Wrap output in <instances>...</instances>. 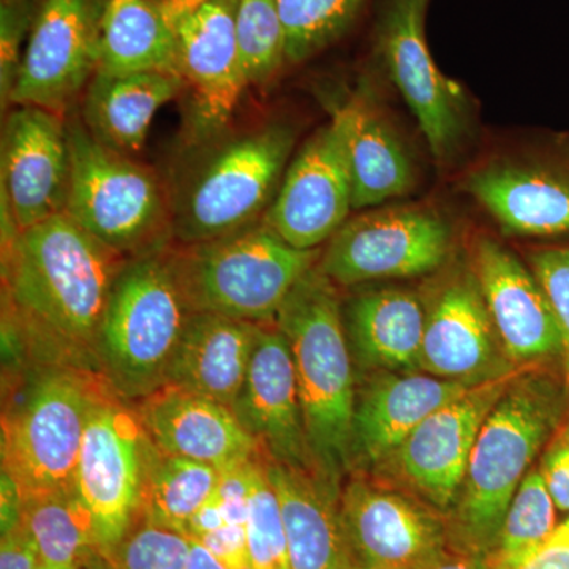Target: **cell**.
Listing matches in <instances>:
<instances>
[{
    "label": "cell",
    "mask_w": 569,
    "mask_h": 569,
    "mask_svg": "<svg viewBox=\"0 0 569 569\" xmlns=\"http://www.w3.org/2000/svg\"><path fill=\"white\" fill-rule=\"evenodd\" d=\"M2 239L7 321L48 365L97 369L112 284L129 258L67 213Z\"/></svg>",
    "instance_id": "obj_1"
},
{
    "label": "cell",
    "mask_w": 569,
    "mask_h": 569,
    "mask_svg": "<svg viewBox=\"0 0 569 569\" xmlns=\"http://www.w3.org/2000/svg\"><path fill=\"white\" fill-rule=\"evenodd\" d=\"M336 287L317 263L296 283L274 321L293 358L313 468L335 488L355 456L358 400Z\"/></svg>",
    "instance_id": "obj_2"
},
{
    "label": "cell",
    "mask_w": 569,
    "mask_h": 569,
    "mask_svg": "<svg viewBox=\"0 0 569 569\" xmlns=\"http://www.w3.org/2000/svg\"><path fill=\"white\" fill-rule=\"evenodd\" d=\"M565 396L545 377L512 381L482 422L460 497L456 531L463 550L488 557L539 448L559 430Z\"/></svg>",
    "instance_id": "obj_3"
},
{
    "label": "cell",
    "mask_w": 569,
    "mask_h": 569,
    "mask_svg": "<svg viewBox=\"0 0 569 569\" xmlns=\"http://www.w3.org/2000/svg\"><path fill=\"white\" fill-rule=\"evenodd\" d=\"M320 257L318 249L288 244L263 219L209 241L168 247L192 312L253 323H274L284 299Z\"/></svg>",
    "instance_id": "obj_4"
},
{
    "label": "cell",
    "mask_w": 569,
    "mask_h": 569,
    "mask_svg": "<svg viewBox=\"0 0 569 569\" xmlns=\"http://www.w3.org/2000/svg\"><path fill=\"white\" fill-rule=\"evenodd\" d=\"M190 313L168 247L126 261L97 343V370L116 395L138 402L163 387Z\"/></svg>",
    "instance_id": "obj_5"
},
{
    "label": "cell",
    "mask_w": 569,
    "mask_h": 569,
    "mask_svg": "<svg viewBox=\"0 0 569 569\" xmlns=\"http://www.w3.org/2000/svg\"><path fill=\"white\" fill-rule=\"evenodd\" d=\"M112 391L99 372L47 365L29 378L2 418V471L22 498L74 488L93 408Z\"/></svg>",
    "instance_id": "obj_6"
},
{
    "label": "cell",
    "mask_w": 569,
    "mask_h": 569,
    "mask_svg": "<svg viewBox=\"0 0 569 569\" xmlns=\"http://www.w3.org/2000/svg\"><path fill=\"white\" fill-rule=\"evenodd\" d=\"M71 157L66 213L126 258L159 252L173 238V204L159 178L132 157L107 148L81 119L67 121Z\"/></svg>",
    "instance_id": "obj_7"
},
{
    "label": "cell",
    "mask_w": 569,
    "mask_h": 569,
    "mask_svg": "<svg viewBox=\"0 0 569 569\" xmlns=\"http://www.w3.org/2000/svg\"><path fill=\"white\" fill-rule=\"evenodd\" d=\"M293 144V132L272 123L211 149L171 201L173 241H209L263 219Z\"/></svg>",
    "instance_id": "obj_8"
},
{
    "label": "cell",
    "mask_w": 569,
    "mask_h": 569,
    "mask_svg": "<svg viewBox=\"0 0 569 569\" xmlns=\"http://www.w3.org/2000/svg\"><path fill=\"white\" fill-rule=\"evenodd\" d=\"M114 391L93 408L82 438L74 489L91 511L100 553L114 560L141 516L153 443L137 410Z\"/></svg>",
    "instance_id": "obj_9"
},
{
    "label": "cell",
    "mask_w": 569,
    "mask_h": 569,
    "mask_svg": "<svg viewBox=\"0 0 569 569\" xmlns=\"http://www.w3.org/2000/svg\"><path fill=\"white\" fill-rule=\"evenodd\" d=\"M451 228L426 208H389L348 219L328 241L318 268L332 283L351 287L437 271L447 261Z\"/></svg>",
    "instance_id": "obj_10"
},
{
    "label": "cell",
    "mask_w": 569,
    "mask_h": 569,
    "mask_svg": "<svg viewBox=\"0 0 569 569\" xmlns=\"http://www.w3.org/2000/svg\"><path fill=\"white\" fill-rule=\"evenodd\" d=\"M102 14L93 0H44L26 41L9 104L66 118L99 70Z\"/></svg>",
    "instance_id": "obj_11"
},
{
    "label": "cell",
    "mask_w": 569,
    "mask_h": 569,
    "mask_svg": "<svg viewBox=\"0 0 569 569\" xmlns=\"http://www.w3.org/2000/svg\"><path fill=\"white\" fill-rule=\"evenodd\" d=\"M426 7L427 0H389L378 51L433 157L447 160L462 141L466 107L459 86L438 70L427 47Z\"/></svg>",
    "instance_id": "obj_12"
},
{
    "label": "cell",
    "mask_w": 569,
    "mask_h": 569,
    "mask_svg": "<svg viewBox=\"0 0 569 569\" xmlns=\"http://www.w3.org/2000/svg\"><path fill=\"white\" fill-rule=\"evenodd\" d=\"M236 7L238 0H208L174 22L176 69L190 92V130L197 140L223 129L249 86Z\"/></svg>",
    "instance_id": "obj_13"
},
{
    "label": "cell",
    "mask_w": 569,
    "mask_h": 569,
    "mask_svg": "<svg viewBox=\"0 0 569 569\" xmlns=\"http://www.w3.org/2000/svg\"><path fill=\"white\" fill-rule=\"evenodd\" d=\"M69 127L63 116L17 107L2 132V203L20 231L66 213L70 192Z\"/></svg>",
    "instance_id": "obj_14"
},
{
    "label": "cell",
    "mask_w": 569,
    "mask_h": 569,
    "mask_svg": "<svg viewBox=\"0 0 569 569\" xmlns=\"http://www.w3.org/2000/svg\"><path fill=\"white\" fill-rule=\"evenodd\" d=\"M353 189L335 123L306 141L284 171L263 222L288 244L316 250L350 219Z\"/></svg>",
    "instance_id": "obj_15"
},
{
    "label": "cell",
    "mask_w": 569,
    "mask_h": 569,
    "mask_svg": "<svg viewBox=\"0 0 569 569\" xmlns=\"http://www.w3.org/2000/svg\"><path fill=\"white\" fill-rule=\"evenodd\" d=\"M261 458L316 471L307 443L290 346L276 323H261L249 373L233 408Z\"/></svg>",
    "instance_id": "obj_16"
},
{
    "label": "cell",
    "mask_w": 569,
    "mask_h": 569,
    "mask_svg": "<svg viewBox=\"0 0 569 569\" xmlns=\"http://www.w3.org/2000/svg\"><path fill=\"white\" fill-rule=\"evenodd\" d=\"M355 561L381 569H426L445 556L443 526L410 498L356 479L340 496Z\"/></svg>",
    "instance_id": "obj_17"
},
{
    "label": "cell",
    "mask_w": 569,
    "mask_h": 569,
    "mask_svg": "<svg viewBox=\"0 0 569 569\" xmlns=\"http://www.w3.org/2000/svg\"><path fill=\"white\" fill-rule=\"evenodd\" d=\"M511 378L475 385L433 411L397 449L402 473L437 507L448 508L458 497L482 422L512 383Z\"/></svg>",
    "instance_id": "obj_18"
},
{
    "label": "cell",
    "mask_w": 569,
    "mask_h": 569,
    "mask_svg": "<svg viewBox=\"0 0 569 569\" xmlns=\"http://www.w3.org/2000/svg\"><path fill=\"white\" fill-rule=\"evenodd\" d=\"M475 277L496 335L512 362L561 355L559 325L533 271L489 238L475 247Z\"/></svg>",
    "instance_id": "obj_19"
},
{
    "label": "cell",
    "mask_w": 569,
    "mask_h": 569,
    "mask_svg": "<svg viewBox=\"0 0 569 569\" xmlns=\"http://www.w3.org/2000/svg\"><path fill=\"white\" fill-rule=\"evenodd\" d=\"M137 403L134 410L146 433L167 455L219 470L261 456L234 411L209 397L163 385Z\"/></svg>",
    "instance_id": "obj_20"
},
{
    "label": "cell",
    "mask_w": 569,
    "mask_h": 569,
    "mask_svg": "<svg viewBox=\"0 0 569 569\" xmlns=\"http://www.w3.org/2000/svg\"><path fill=\"white\" fill-rule=\"evenodd\" d=\"M496 355V329L477 277L445 283L426 309L419 369L445 380L471 381L489 369Z\"/></svg>",
    "instance_id": "obj_21"
},
{
    "label": "cell",
    "mask_w": 569,
    "mask_h": 569,
    "mask_svg": "<svg viewBox=\"0 0 569 569\" xmlns=\"http://www.w3.org/2000/svg\"><path fill=\"white\" fill-rule=\"evenodd\" d=\"M264 460L279 498L293 569H348L353 563L343 526L339 488L316 471Z\"/></svg>",
    "instance_id": "obj_22"
},
{
    "label": "cell",
    "mask_w": 569,
    "mask_h": 569,
    "mask_svg": "<svg viewBox=\"0 0 569 569\" xmlns=\"http://www.w3.org/2000/svg\"><path fill=\"white\" fill-rule=\"evenodd\" d=\"M260 325L222 313H190L164 385L233 408L249 373Z\"/></svg>",
    "instance_id": "obj_23"
},
{
    "label": "cell",
    "mask_w": 569,
    "mask_h": 569,
    "mask_svg": "<svg viewBox=\"0 0 569 569\" xmlns=\"http://www.w3.org/2000/svg\"><path fill=\"white\" fill-rule=\"evenodd\" d=\"M475 385L478 383L445 380L429 373H389L377 378L356 400L355 455L372 463L381 462L395 455L433 411L466 395Z\"/></svg>",
    "instance_id": "obj_24"
},
{
    "label": "cell",
    "mask_w": 569,
    "mask_h": 569,
    "mask_svg": "<svg viewBox=\"0 0 569 569\" xmlns=\"http://www.w3.org/2000/svg\"><path fill=\"white\" fill-rule=\"evenodd\" d=\"M466 189L508 233H569L567 174L529 164L496 163L470 174Z\"/></svg>",
    "instance_id": "obj_25"
},
{
    "label": "cell",
    "mask_w": 569,
    "mask_h": 569,
    "mask_svg": "<svg viewBox=\"0 0 569 569\" xmlns=\"http://www.w3.org/2000/svg\"><path fill=\"white\" fill-rule=\"evenodd\" d=\"M182 89V78L171 71H97L82 97L81 121L97 141L132 157L148 140L157 112Z\"/></svg>",
    "instance_id": "obj_26"
},
{
    "label": "cell",
    "mask_w": 569,
    "mask_h": 569,
    "mask_svg": "<svg viewBox=\"0 0 569 569\" xmlns=\"http://www.w3.org/2000/svg\"><path fill=\"white\" fill-rule=\"evenodd\" d=\"M331 122L342 140L353 209L373 208L403 197L413 187L410 157L395 130L361 97L335 104Z\"/></svg>",
    "instance_id": "obj_27"
},
{
    "label": "cell",
    "mask_w": 569,
    "mask_h": 569,
    "mask_svg": "<svg viewBox=\"0 0 569 569\" xmlns=\"http://www.w3.org/2000/svg\"><path fill=\"white\" fill-rule=\"evenodd\" d=\"M343 318L362 362L389 370L419 369L426 309L417 295L402 290L359 295Z\"/></svg>",
    "instance_id": "obj_28"
},
{
    "label": "cell",
    "mask_w": 569,
    "mask_h": 569,
    "mask_svg": "<svg viewBox=\"0 0 569 569\" xmlns=\"http://www.w3.org/2000/svg\"><path fill=\"white\" fill-rule=\"evenodd\" d=\"M99 73L176 69V31L162 0H110L100 22Z\"/></svg>",
    "instance_id": "obj_29"
},
{
    "label": "cell",
    "mask_w": 569,
    "mask_h": 569,
    "mask_svg": "<svg viewBox=\"0 0 569 569\" xmlns=\"http://www.w3.org/2000/svg\"><path fill=\"white\" fill-rule=\"evenodd\" d=\"M219 468L167 455L153 445L141 519L186 535L190 519L216 496Z\"/></svg>",
    "instance_id": "obj_30"
},
{
    "label": "cell",
    "mask_w": 569,
    "mask_h": 569,
    "mask_svg": "<svg viewBox=\"0 0 569 569\" xmlns=\"http://www.w3.org/2000/svg\"><path fill=\"white\" fill-rule=\"evenodd\" d=\"M21 526L47 563L88 567L100 553L91 511L74 488L26 498Z\"/></svg>",
    "instance_id": "obj_31"
},
{
    "label": "cell",
    "mask_w": 569,
    "mask_h": 569,
    "mask_svg": "<svg viewBox=\"0 0 569 569\" xmlns=\"http://www.w3.org/2000/svg\"><path fill=\"white\" fill-rule=\"evenodd\" d=\"M556 512L541 471H529L509 503L496 549L486 557L488 568L511 567L529 557L559 526Z\"/></svg>",
    "instance_id": "obj_32"
},
{
    "label": "cell",
    "mask_w": 569,
    "mask_h": 569,
    "mask_svg": "<svg viewBox=\"0 0 569 569\" xmlns=\"http://www.w3.org/2000/svg\"><path fill=\"white\" fill-rule=\"evenodd\" d=\"M365 0H277L287 62L301 63L343 36Z\"/></svg>",
    "instance_id": "obj_33"
},
{
    "label": "cell",
    "mask_w": 569,
    "mask_h": 569,
    "mask_svg": "<svg viewBox=\"0 0 569 569\" xmlns=\"http://www.w3.org/2000/svg\"><path fill=\"white\" fill-rule=\"evenodd\" d=\"M236 32L249 84H264L287 62V37L277 0H238Z\"/></svg>",
    "instance_id": "obj_34"
},
{
    "label": "cell",
    "mask_w": 569,
    "mask_h": 569,
    "mask_svg": "<svg viewBox=\"0 0 569 569\" xmlns=\"http://www.w3.org/2000/svg\"><path fill=\"white\" fill-rule=\"evenodd\" d=\"M247 535H249L250 568L293 569L279 498L266 473L263 458L258 459L254 466Z\"/></svg>",
    "instance_id": "obj_35"
},
{
    "label": "cell",
    "mask_w": 569,
    "mask_h": 569,
    "mask_svg": "<svg viewBox=\"0 0 569 569\" xmlns=\"http://www.w3.org/2000/svg\"><path fill=\"white\" fill-rule=\"evenodd\" d=\"M192 539L138 519L114 556L119 569H186Z\"/></svg>",
    "instance_id": "obj_36"
},
{
    "label": "cell",
    "mask_w": 569,
    "mask_h": 569,
    "mask_svg": "<svg viewBox=\"0 0 569 569\" xmlns=\"http://www.w3.org/2000/svg\"><path fill=\"white\" fill-rule=\"evenodd\" d=\"M531 271L548 296L561 337L565 391L569 397V247L546 249L531 257Z\"/></svg>",
    "instance_id": "obj_37"
},
{
    "label": "cell",
    "mask_w": 569,
    "mask_h": 569,
    "mask_svg": "<svg viewBox=\"0 0 569 569\" xmlns=\"http://www.w3.org/2000/svg\"><path fill=\"white\" fill-rule=\"evenodd\" d=\"M32 11L31 0H2L0 6V99L3 111L20 71L24 54L22 43L29 39L36 20Z\"/></svg>",
    "instance_id": "obj_38"
},
{
    "label": "cell",
    "mask_w": 569,
    "mask_h": 569,
    "mask_svg": "<svg viewBox=\"0 0 569 569\" xmlns=\"http://www.w3.org/2000/svg\"><path fill=\"white\" fill-rule=\"evenodd\" d=\"M261 456L247 462L234 463L220 470L216 500L222 508L228 523L247 526L252 501L254 466Z\"/></svg>",
    "instance_id": "obj_39"
},
{
    "label": "cell",
    "mask_w": 569,
    "mask_h": 569,
    "mask_svg": "<svg viewBox=\"0 0 569 569\" xmlns=\"http://www.w3.org/2000/svg\"><path fill=\"white\" fill-rule=\"evenodd\" d=\"M539 471L557 509L569 512V421L550 441Z\"/></svg>",
    "instance_id": "obj_40"
},
{
    "label": "cell",
    "mask_w": 569,
    "mask_h": 569,
    "mask_svg": "<svg viewBox=\"0 0 569 569\" xmlns=\"http://www.w3.org/2000/svg\"><path fill=\"white\" fill-rule=\"evenodd\" d=\"M198 542L228 569H252L247 526L227 522L222 529L198 539Z\"/></svg>",
    "instance_id": "obj_41"
},
{
    "label": "cell",
    "mask_w": 569,
    "mask_h": 569,
    "mask_svg": "<svg viewBox=\"0 0 569 569\" xmlns=\"http://www.w3.org/2000/svg\"><path fill=\"white\" fill-rule=\"evenodd\" d=\"M497 569H569V518L560 522L529 557L511 567Z\"/></svg>",
    "instance_id": "obj_42"
},
{
    "label": "cell",
    "mask_w": 569,
    "mask_h": 569,
    "mask_svg": "<svg viewBox=\"0 0 569 569\" xmlns=\"http://www.w3.org/2000/svg\"><path fill=\"white\" fill-rule=\"evenodd\" d=\"M41 556L36 541L24 527L2 533L0 538V569H37Z\"/></svg>",
    "instance_id": "obj_43"
},
{
    "label": "cell",
    "mask_w": 569,
    "mask_h": 569,
    "mask_svg": "<svg viewBox=\"0 0 569 569\" xmlns=\"http://www.w3.org/2000/svg\"><path fill=\"white\" fill-rule=\"evenodd\" d=\"M0 529L2 533L17 529L21 523L24 498L17 482L2 471V496H0Z\"/></svg>",
    "instance_id": "obj_44"
},
{
    "label": "cell",
    "mask_w": 569,
    "mask_h": 569,
    "mask_svg": "<svg viewBox=\"0 0 569 569\" xmlns=\"http://www.w3.org/2000/svg\"><path fill=\"white\" fill-rule=\"evenodd\" d=\"M227 523L222 508H220L219 501L213 496L212 500H209L203 508L198 509L197 515L190 519L189 526H187L186 537L190 539H198L208 537Z\"/></svg>",
    "instance_id": "obj_45"
},
{
    "label": "cell",
    "mask_w": 569,
    "mask_h": 569,
    "mask_svg": "<svg viewBox=\"0 0 569 569\" xmlns=\"http://www.w3.org/2000/svg\"><path fill=\"white\" fill-rule=\"evenodd\" d=\"M426 569H488L486 557L475 556V553H460V556L440 557L436 563Z\"/></svg>",
    "instance_id": "obj_46"
},
{
    "label": "cell",
    "mask_w": 569,
    "mask_h": 569,
    "mask_svg": "<svg viewBox=\"0 0 569 569\" xmlns=\"http://www.w3.org/2000/svg\"><path fill=\"white\" fill-rule=\"evenodd\" d=\"M186 569H228L224 565L220 563L216 557L209 552L200 542L192 539V548H190L189 561H187Z\"/></svg>",
    "instance_id": "obj_47"
},
{
    "label": "cell",
    "mask_w": 569,
    "mask_h": 569,
    "mask_svg": "<svg viewBox=\"0 0 569 569\" xmlns=\"http://www.w3.org/2000/svg\"><path fill=\"white\" fill-rule=\"evenodd\" d=\"M89 569H119L118 565L114 563L111 559H107V557L102 556V553H99V556L96 557L89 563Z\"/></svg>",
    "instance_id": "obj_48"
},
{
    "label": "cell",
    "mask_w": 569,
    "mask_h": 569,
    "mask_svg": "<svg viewBox=\"0 0 569 569\" xmlns=\"http://www.w3.org/2000/svg\"><path fill=\"white\" fill-rule=\"evenodd\" d=\"M37 569H89L88 567H77V565H52L47 561H41V565Z\"/></svg>",
    "instance_id": "obj_49"
},
{
    "label": "cell",
    "mask_w": 569,
    "mask_h": 569,
    "mask_svg": "<svg viewBox=\"0 0 569 569\" xmlns=\"http://www.w3.org/2000/svg\"><path fill=\"white\" fill-rule=\"evenodd\" d=\"M348 569H381V568L369 567V565L359 563V561H353V563H351V567Z\"/></svg>",
    "instance_id": "obj_50"
}]
</instances>
